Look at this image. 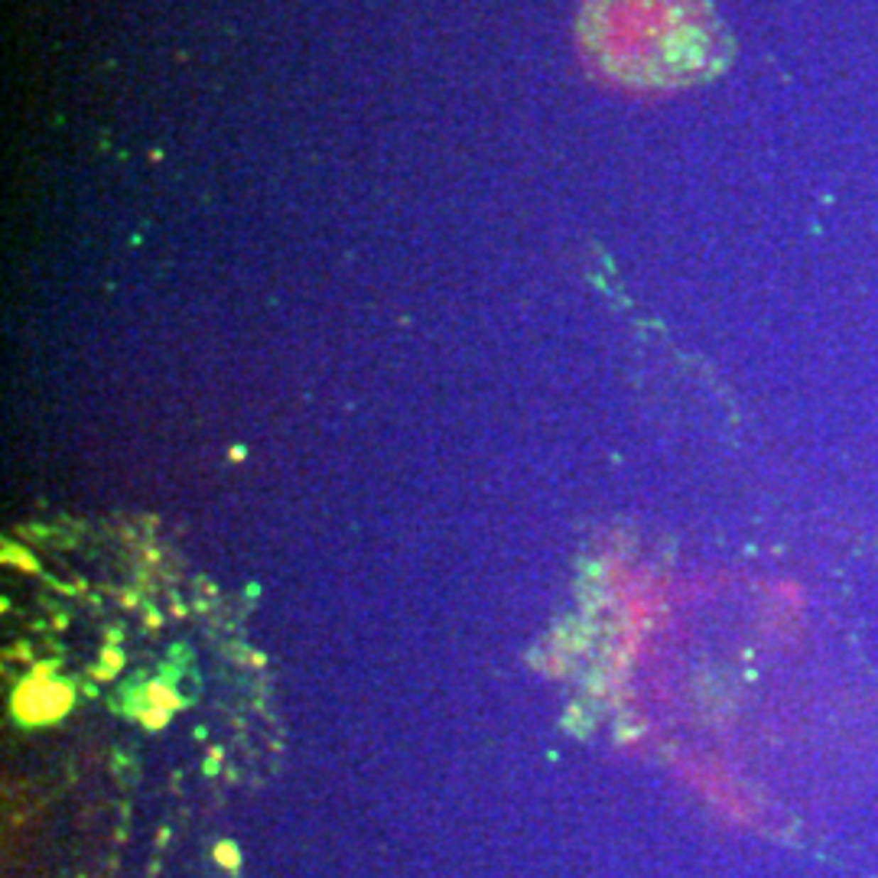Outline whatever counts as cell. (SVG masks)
Masks as SVG:
<instances>
[{
    "label": "cell",
    "mask_w": 878,
    "mask_h": 878,
    "mask_svg": "<svg viewBox=\"0 0 878 878\" xmlns=\"http://www.w3.org/2000/svg\"><path fill=\"white\" fill-rule=\"evenodd\" d=\"M579 43L592 69L628 88H677L719 69L722 26L703 0H582Z\"/></svg>",
    "instance_id": "6da1fadb"
}]
</instances>
